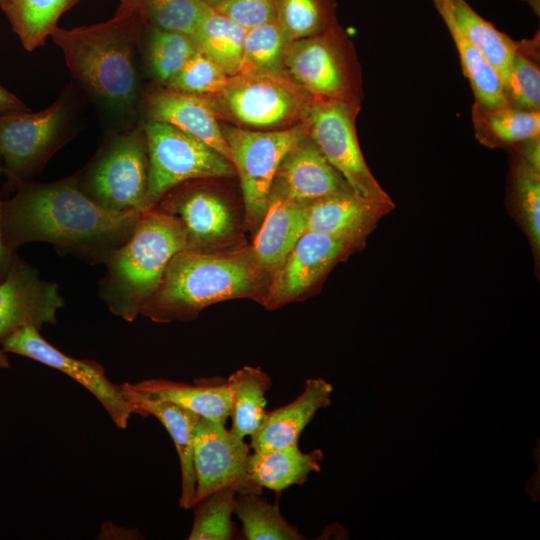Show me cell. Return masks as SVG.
<instances>
[{
  "mask_svg": "<svg viewBox=\"0 0 540 540\" xmlns=\"http://www.w3.org/2000/svg\"><path fill=\"white\" fill-rule=\"evenodd\" d=\"M17 182L15 195L0 202L2 241L13 252L26 243L46 242L62 255L105 264L141 216L98 206L80 190L74 175L49 183Z\"/></svg>",
  "mask_w": 540,
  "mask_h": 540,
  "instance_id": "cell-1",
  "label": "cell"
},
{
  "mask_svg": "<svg viewBox=\"0 0 540 540\" xmlns=\"http://www.w3.org/2000/svg\"><path fill=\"white\" fill-rule=\"evenodd\" d=\"M269 280L251 246L238 243L210 252L182 249L169 261L140 315L168 323L195 319L205 307L230 299L261 304Z\"/></svg>",
  "mask_w": 540,
  "mask_h": 540,
  "instance_id": "cell-2",
  "label": "cell"
},
{
  "mask_svg": "<svg viewBox=\"0 0 540 540\" xmlns=\"http://www.w3.org/2000/svg\"><path fill=\"white\" fill-rule=\"evenodd\" d=\"M144 29L118 8L105 22L69 30L57 27L51 37L77 83L104 108L126 116L139 96L137 51Z\"/></svg>",
  "mask_w": 540,
  "mask_h": 540,
  "instance_id": "cell-3",
  "label": "cell"
},
{
  "mask_svg": "<svg viewBox=\"0 0 540 540\" xmlns=\"http://www.w3.org/2000/svg\"><path fill=\"white\" fill-rule=\"evenodd\" d=\"M186 246L181 220L154 206L105 263L99 296L114 315L132 322L158 287L171 258Z\"/></svg>",
  "mask_w": 540,
  "mask_h": 540,
  "instance_id": "cell-4",
  "label": "cell"
},
{
  "mask_svg": "<svg viewBox=\"0 0 540 540\" xmlns=\"http://www.w3.org/2000/svg\"><path fill=\"white\" fill-rule=\"evenodd\" d=\"M74 177L80 190L104 209L147 211L148 151L142 128L109 136Z\"/></svg>",
  "mask_w": 540,
  "mask_h": 540,
  "instance_id": "cell-5",
  "label": "cell"
},
{
  "mask_svg": "<svg viewBox=\"0 0 540 540\" xmlns=\"http://www.w3.org/2000/svg\"><path fill=\"white\" fill-rule=\"evenodd\" d=\"M208 97L218 116L226 115L245 127L270 130L302 122L314 99L286 73L254 69L230 76L222 92Z\"/></svg>",
  "mask_w": 540,
  "mask_h": 540,
  "instance_id": "cell-6",
  "label": "cell"
},
{
  "mask_svg": "<svg viewBox=\"0 0 540 540\" xmlns=\"http://www.w3.org/2000/svg\"><path fill=\"white\" fill-rule=\"evenodd\" d=\"M284 70L314 99L360 105L359 65L351 43L337 24L321 33L291 41Z\"/></svg>",
  "mask_w": 540,
  "mask_h": 540,
  "instance_id": "cell-7",
  "label": "cell"
},
{
  "mask_svg": "<svg viewBox=\"0 0 540 540\" xmlns=\"http://www.w3.org/2000/svg\"><path fill=\"white\" fill-rule=\"evenodd\" d=\"M76 101L71 89L44 110L0 114V158L13 180H25L75 134Z\"/></svg>",
  "mask_w": 540,
  "mask_h": 540,
  "instance_id": "cell-8",
  "label": "cell"
},
{
  "mask_svg": "<svg viewBox=\"0 0 540 540\" xmlns=\"http://www.w3.org/2000/svg\"><path fill=\"white\" fill-rule=\"evenodd\" d=\"M141 128L148 151V208L186 182L236 176L231 161L178 128L145 119Z\"/></svg>",
  "mask_w": 540,
  "mask_h": 540,
  "instance_id": "cell-9",
  "label": "cell"
},
{
  "mask_svg": "<svg viewBox=\"0 0 540 540\" xmlns=\"http://www.w3.org/2000/svg\"><path fill=\"white\" fill-rule=\"evenodd\" d=\"M221 128L240 179L244 227L256 230L266 213L277 169L286 153L308 135L307 126L302 121L269 131L228 125Z\"/></svg>",
  "mask_w": 540,
  "mask_h": 540,
  "instance_id": "cell-10",
  "label": "cell"
},
{
  "mask_svg": "<svg viewBox=\"0 0 540 540\" xmlns=\"http://www.w3.org/2000/svg\"><path fill=\"white\" fill-rule=\"evenodd\" d=\"M359 111L357 104L313 99L302 121L319 151L355 193L370 200L393 203L371 173L361 152L355 128Z\"/></svg>",
  "mask_w": 540,
  "mask_h": 540,
  "instance_id": "cell-11",
  "label": "cell"
},
{
  "mask_svg": "<svg viewBox=\"0 0 540 540\" xmlns=\"http://www.w3.org/2000/svg\"><path fill=\"white\" fill-rule=\"evenodd\" d=\"M360 243L349 237L306 231L271 273L261 304L274 310L301 299Z\"/></svg>",
  "mask_w": 540,
  "mask_h": 540,
  "instance_id": "cell-12",
  "label": "cell"
},
{
  "mask_svg": "<svg viewBox=\"0 0 540 540\" xmlns=\"http://www.w3.org/2000/svg\"><path fill=\"white\" fill-rule=\"evenodd\" d=\"M250 445L224 424L200 417L193 430V464L196 487L192 506L206 495L226 487L237 493H262L248 477Z\"/></svg>",
  "mask_w": 540,
  "mask_h": 540,
  "instance_id": "cell-13",
  "label": "cell"
},
{
  "mask_svg": "<svg viewBox=\"0 0 540 540\" xmlns=\"http://www.w3.org/2000/svg\"><path fill=\"white\" fill-rule=\"evenodd\" d=\"M0 348L6 353L27 357L65 373L96 397L118 428L127 427L133 414L131 406L121 386L108 380L98 362L66 355L44 339L35 327H24L12 333Z\"/></svg>",
  "mask_w": 540,
  "mask_h": 540,
  "instance_id": "cell-14",
  "label": "cell"
},
{
  "mask_svg": "<svg viewBox=\"0 0 540 540\" xmlns=\"http://www.w3.org/2000/svg\"><path fill=\"white\" fill-rule=\"evenodd\" d=\"M177 216L186 233L185 249L210 252L239 243V222L228 202L202 187L179 185L156 204Z\"/></svg>",
  "mask_w": 540,
  "mask_h": 540,
  "instance_id": "cell-15",
  "label": "cell"
},
{
  "mask_svg": "<svg viewBox=\"0 0 540 540\" xmlns=\"http://www.w3.org/2000/svg\"><path fill=\"white\" fill-rule=\"evenodd\" d=\"M64 304L58 285L41 279L35 268L16 256L0 282V346L24 327L56 324Z\"/></svg>",
  "mask_w": 540,
  "mask_h": 540,
  "instance_id": "cell-16",
  "label": "cell"
},
{
  "mask_svg": "<svg viewBox=\"0 0 540 540\" xmlns=\"http://www.w3.org/2000/svg\"><path fill=\"white\" fill-rule=\"evenodd\" d=\"M353 189L329 164L309 134L283 157L270 193L308 203Z\"/></svg>",
  "mask_w": 540,
  "mask_h": 540,
  "instance_id": "cell-17",
  "label": "cell"
},
{
  "mask_svg": "<svg viewBox=\"0 0 540 540\" xmlns=\"http://www.w3.org/2000/svg\"><path fill=\"white\" fill-rule=\"evenodd\" d=\"M144 108L146 119L170 124L231 161L230 148L208 96L176 92L157 85L145 94Z\"/></svg>",
  "mask_w": 540,
  "mask_h": 540,
  "instance_id": "cell-18",
  "label": "cell"
},
{
  "mask_svg": "<svg viewBox=\"0 0 540 540\" xmlns=\"http://www.w3.org/2000/svg\"><path fill=\"white\" fill-rule=\"evenodd\" d=\"M394 203L367 199L354 191L306 203V231L362 241Z\"/></svg>",
  "mask_w": 540,
  "mask_h": 540,
  "instance_id": "cell-19",
  "label": "cell"
},
{
  "mask_svg": "<svg viewBox=\"0 0 540 540\" xmlns=\"http://www.w3.org/2000/svg\"><path fill=\"white\" fill-rule=\"evenodd\" d=\"M120 386L133 414L154 416L171 436L181 467L179 505L184 509L192 508L196 487L193 464V430L200 416L167 400L140 393L132 389L127 382Z\"/></svg>",
  "mask_w": 540,
  "mask_h": 540,
  "instance_id": "cell-20",
  "label": "cell"
},
{
  "mask_svg": "<svg viewBox=\"0 0 540 540\" xmlns=\"http://www.w3.org/2000/svg\"><path fill=\"white\" fill-rule=\"evenodd\" d=\"M332 386L321 378L307 379L301 394L290 403L267 411L259 429L250 436L254 452L297 445L301 432L315 413L330 404Z\"/></svg>",
  "mask_w": 540,
  "mask_h": 540,
  "instance_id": "cell-21",
  "label": "cell"
},
{
  "mask_svg": "<svg viewBox=\"0 0 540 540\" xmlns=\"http://www.w3.org/2000/svg\"><path fill=\"white\" fill-rule=\"evenodd\" d=\"M257 230L251 249L259 265L271 275L306 232V203L270 193Z\"/></svg>",
  "mask_w": 540,
  "mask_h": 540,
  "instance_id": "cell-22",
  "label": "cell"
},
{
  "mask_svg": "<svg viewBox=\"0 0 540 540\" xmlns=\"http://www.w3.org/2000/svg\"><path fill=\"white\" fill-rule=\"evenodd\" d=\"M450 33L474 46L495 68L503 86L518 41L499 31L480 16L466 0H431Z\"/></svg>",
  "mask_w": 540,
  "mask_h": 540,
  "instance_id": "cell-23",
  "label": "cell"
},
{
  "mask_svg": "<svg viewBox=\"0 0 540 540\" xmlns=\"http://www.w3.org/2000/svg\"><path fill=\"white\" fill-rule=\"evenodd\" d=\"M320 450L303 453L298 445L249 454L246 470L259 488L280 492L292 485H302L312 472L320 470Z\"/></svg>",
  "mask_w": 540,
  "mask_h": 540,
  "instance_id": "cell-24",
  "label": "cell"
},
{
  "mask_svg": "<svg viewBox=\"0 0 540 540\" xmlns=\"http://www.w3.org/2000/svg\"><path fill=\"white\" fill-rule=\"evenodd\" d=\"M129 386L146 395L177 404L200 417L226 423L230 396L226 382L191 385L167 379H146Z\"/></svg>",
  "mask_w": 540,
  "mask_h": 540,
  "instance_id": "cell-25",
  "label": "cell"
},
{
  "mask_svg": "<svg viewBox=\"0 0 540 540\" xmlns=\"http://www.w3.org/2000/svg\"><path fill=\"white\" fill-rule=\"evenodd\" d=\"M471 119L480 143L491 147H515L540 137V110L506 105L487 109L473 103Z\"/></svg>",
  "mask_w": 540,
  "mask_h": 540,
  "instance_id": "cell-26",
  "label": "cell"
},
{
  "mask_svg": "<svg viewBox=\"0 0 540 540\" xmlns=\"http://www.w3.org/2000/svg\"><path fill=\"white\" fill-rule=\"evenodd\" d=\"M230 396V432L244 439L261 426L265 415V393L271 378L259 367L244 366L233 372L226 382Z\"/></svg>",
  "mask_w": 540,
  "mask_h": 540,
  "instance_id": "cell-27",
  "label": "cell"
},
{
  "mask_svg": "<svg viewBox=\"0 0 540 540\" xmlns=\"http://www.w3.org/2000/svg\"><path fill=\"white\" fill-rule=\"evenodd\" d=\"M247 30L211 7L199 21L192 39L230 77L242 69Z\"/></svg>",
  "mask_w": 540,
  "mask_h": 540,
  "instance_id": "cell-28",
  "label": "cell"
},
{
  "mask_svg": "<svg viewBox=\"0 0 540 540\" xmlns=\"http://www.w3.org/2000/svg\"><path fill=\"white\" fill-rule=\"evenodd\" d=\"M79 0H10L5 12L27 51L42 46L58 27L60 16Z\"/></svg>",
  "mask_w": 540,
  "mask_h": 540,
  "instance_id": "cell-29",
  "label": "cell"
},
{
  "mask_svg": "<svg viewBox=\"0 0 540 540\" xmlns=\"http://www.w3.org/2000/svg\"><path fill=\"white\" fill-rule=\"evenodd\" d=\"M119 9L145 28L178 31L189 36L211 6L201 0H120Z\"/></svg>",
  "mask_w": 540,
  "mask_h": 540,
  "instance_id": "cell-30",
  "label": "cell"
},
{
  "mask_svg": "<svg viewBox=\"0 0 540 540\" xmlns=\"http://www.w3.org/2000/svg\"><path fill=\"white\" fill-rule=\"evenodd\" d=\"M144 32L147 70L157 85L165 87L198 48L192 37L182 32L153 27Z\"/></svg>",
  "mask_w": 540,
  "mask_h": 540,
  "instance_id": "cell-31",
  "label": "cell"
},
{
  "mask_svg": "<svg viewBox=\"0 0 540 540\" xmlns=\"http://www.w3.org/2000/svg\"><path fill=\"white\" fill-rule=\"evenodd\" d=\"M234 513L242 523L247 540H301L304 537L280 513L278 505L268 503L261 493H237Z\"/></svg>",
  "mask_w": 540,
  "mask_h": 540,
  "instance_id": "cell-32",
  "label": "cell"
},
{
  "mask_svg": "<svg viewBox=\"0 0 540 540\" xmlns=\"http://www.w3.org/2000/svg\"><path fill=\"white\" fill-rule=\"evenodd\" d=\"M509 105L531 111L540 110L539 34L518 41L504 82Z\"/></svg>",
  "mask_w": 540,
  "mask_h": 540,
  "instance_id": "cell-33",
  "label": "cell"
},
{
  "mask_svg": "<svg viewBox=\"0 0 540 540\" xmlns=\"http://www.w3.org/2000/svg\"><path fill=\"white\" fill-rule=\"evenodd\" d=\"M457 48L462 71L474 94V103L493 109L509 105L502 79L488 60L469 42L456 33H450Z\"/></svg>",
  "mask_w": 540,
  "mask_h": 540,
  "instance_id": "cell-34",
  "label": "cell"
},
{
  "mask_svg": "<svg viewBox=\"0 0 540 540\" xmlns=\"http://www.w3.org/2000/svg\"><path fill=\"white\" fill-rule=\"evenodd\" d=\"M335 0H275V19L291 41L336 25Z\"/></svg>",
  "mask_w": 540,
  "mask_h": 540,
  "instance_id": "cell-35",
  "label": "cell"
},
{
  "mask_svg": "<svg viewBox=\"0 0 540 540\" xmlns=\"http://www.w3.org/2000/svg\"><path fill=\"white\" fill-rule=\"evenodd\" d=\"M290 42L276 19L248 29L241 70L254 69L284 74V59Z\"/></svg>",
  "mask_w": 540,
  "mask_h": 540,
  "instance_id": "cell-36",
  "label": "cell"
},
{
  "mask_svg": "<svg viewBox=\"0 0 540 540\" xmlns=\"http://www.w3.org/2000/svg\"><path fill=\"white\" fill-rule=\"evenodd\" d=\"M237 491L232 487L216 490L198 502L194 508V522L188 539L229 540L234 536L232 514Z\"/></svg>",
  "mask_w": 540,
  "mask_h": 540,
  "instance_id": "cell-37",
  "label": "cell"
},
{
  "mask_svg": "<svg viewBox=\"0 0 540 540\" xmlns=\"http://www.w3.org/2000/svg\"><path fill=\"white\" fill-rule=\"evenodd\" d=\"M513 181L521 222L534 251L538 254L540 248V170L518 155L513 168Z\"/></svg>",
  "mask_w": 540,
  "mask_h": 540,
  "instance_id": "cell-38",
  "label": "cell"
},
{
  "mask_svg": "<svg viewBox=\"0 0 540 540\" xmlns=\"http://www.w3.org/2000/svg\"><path fill=\"white\" fill-rule=\"evenodd\" d=\"M228 79L219 65L197 49L165 87L186 94L213 96L222 92Z\"/></svg>",
  "mask_w": 540,
  "mask_h": 540,
  "instance_id": "cell-39",
  "label": "cell"
},
{
  "mask_svg": "<svg viewBox=\"0 0 540 540\" xmlns=\"http://www.w3.org/2000/svg\"><path fill=\"white\" fill-rule=\"evenodd\" d=\"M213 8L246 30L275 19V0H224Z\"/></svg>",
  "mask_w": 540,
  "mask_h": 540,
  "instance_id": "cell-40",
  "label": "cell"
},
{
  "mask_svg": "<svg viewBox=\"0 0 540 540\" xmlns=\"http://www.w3.org/2000/svg\"><path fill=\"white\" fill-rule=\"evenodd\" d=\"M26 111H28L27 106L13 93L0 85V114Z\"/></svg>",
  "mask_w": 540,
  "mask_h": 540,
  "instance_id": "cell-41",
  "label": "cell"
},
{
  "mask_svg": "<svg viewBox=\"0 0 540 540\" xmlns=\"http://www.w3.org/2000/svg\"><path fill=\"white\" fill-rule=\"evenodd\" d=\"M2 172H3V165H2V160L0 158V175ZM16 256L17 255H15V252L9 250L3 244L2 237H1V228H0V282L5 278Z\"/></svg>",
  "mask_w": 540,
  "mask_h": 540,
  "instance_id": "cell-42",
  "label": "cell"
},
{
  "mask_svg": "<svg viewBox=\"0 0 540 540\" xmlns=\"http://www.w3.org/2000/svg\"><path fill=\"white\" fill-rule=\"evenodd\" d=\"M0 368H3V369L10 368V362L6 355V352H4L1 348H0Z\"/></svg>",
  "mask_w": 540,
  "mask_h": 540,
  "instance_id": "cell-43",
  "label": "cell"
},
{
  "mask_svg": "<svg viewBox=\"0 0 540 540\" xmlns=\"http://www.w3.org/2000/svg\"><path fill=\"white\" fill-rule=\"evenodd\" d=\"M522 1H526L528 2V4L531 6V8L533 9V11L535 13H537V15H539V11H540V3H539V0H522Z\"/></svg>",
  "mask_w": 540,
  "mask_h": 540,
  "instance_id": "cell-44",
  "label": "cell"
},
{
  "mask_svg": "<svg viewBox=\"0 0 540 540\" xmlns=\"http://www.w3.org/2000/svg\"><path fill=\"white\" fill-rule=\"evenodd\" d=\"M201 1L206 3L207 5H209L211 7H215L218 4H220L221 2H223L224 0H201Z\"/></svg>",
  "mask_w": 540,
  "mask_h": 540,
  "instance_id": "cell-45",
  "label": "cell"
},
{
  "mask_svg": "<svg viewBox=\"0 0 540 540\" xmlns=\"http://www.w3.org/2000/svg\"><path fill=\"white\" fill-rule=\"evenodd\" d=\"M9 2H10V0H0V7L4 11V13L6 12L8 6H9Z\"/></svg>",
  "mask_w": 540,
  "mask_h": 540,
  "instance_id": "cell-46",
  "label": "cell"
}]
</instances>
